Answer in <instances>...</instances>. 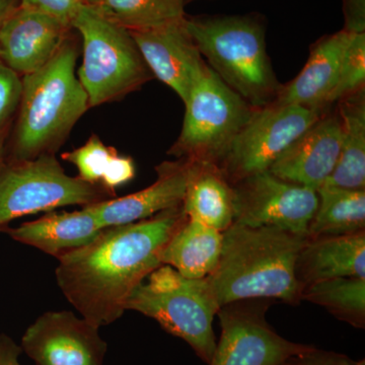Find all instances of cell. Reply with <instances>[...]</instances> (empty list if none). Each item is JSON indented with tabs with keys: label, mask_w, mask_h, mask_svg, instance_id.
Listing matches in <instances>:
<instances>
[{
	"label": "cell",
	"mask_w": 365,
	"mask_h": 365,
	"mask_svg": "<svg viewBox=\"0 0 365 365\" xmlns=\"http://www.w3.org/2000/svg\"><path fill=\"white\" fill-rule=\"evenodd\" d=\"M186 218L180 205L140 222L104 228L90 244L57 258L60 289L91 325L114 323L126 311L133 290L163 265L160 254Z\"/></svg>",
	"instance_id": "1"
},
{
	"label": "cell",
	"mask_w": 365,
	"mask_h": 365,
	"mask_svg": "<svg viewBox=\"0 0 365 365\" xmlns=\"http://www.w3.org/2000/svg\"><path fill=\"white\" fill-rule=\"evenodd\" d=\"M309 235L232 223L222 232L220 261L206 277L218 306L247 299H277L297 304L302 284L295 264Z\"/></svg>",
	"instance_id": "2"
},
{
	"label": "cell",
	"mask_w": 365,
	"mask_h": 365,
	"mask_svg": "<svg viewBox=\"0 0 365 365\" xmlns=\"http://www.w3.org/2000/svg\"><path fill=\"white\" fill-rule=\"evenodd\" d=\"M76 60L78 50L67 38L45 66L21 78L18 118L4 162L53 155L90 108Z\"/></svg>",
	"instance_id": "3"
},
{
	"label": "cell",
	"mask_w": 365,
	"mask_h": 365,
	"mask_svg": "<svg viewBox=\"0 0 365 365\" xmlns=\"http://www.w3.org/2000/svg\"><path fill=\"white\" fill-rule=\"evenodd\" d=\"M185 25L206 64L228 88L256 109L275 102L282 83L268 55L262 14L186 16Z\"/></svg>",
	"instance_id": "4"
},
{
	"label": "cell",
	"mask_w": 365,
	"mask_h": 365,
	"mask_svg": "<svg viewBox=\"0 0 365 365\" xmlns=\"http://www.w3.org/2000/svg\"><path fill=\"white\" fill-rule=\"evenodd\" d=\"M220 307L205 278L190 279L168 265L151 272L125 304L126 311L155 319L163 330L188 343L207 364L215 351L212 324Z\"/></svg>",
	"instance_id": "5"
},
{
	"label": "cell",
	"mask_w": 365,
	"mask_h": 365,
	"mask_svg": "<svg viewBox=\"0 0 365 365\" xmlns=\"http://www.w3.org/2000/svg\"><path fill=\"white\" fill-rule=\"evenodd\" d=\"M71 28L83 40V62L78 76L88 93L90 107L124 97L153 78L126 29L83 4Z\"/></svg>",
	"instance_id": "6"
},
{
	"label": "cell",
	"mask_w": 365,
	"mask_h": 365,
	"mask_svg": "<svg viewBox=\"0 0 365 365\" xmlns=\"http://www.w3.org/2000/svg\"><path fill=\"white\" fill-rule=\"evenodd\" d=\"M184 105L181 133L169 155L217 165L256 110L209 66Z\"/></svg>",
	"instance_id": "7"
},
{
	"label": "cell",
	"mask_w": 365,
	"mask_h": 365,
	"mask_svg": "<svg viewBox=\"0 0 365 365\" xmlns=\"http://www.w3.org/2000/svg\"><path fill=\"white\" fill-rule=\"evenodd\" d=\"M111 198L105 187L68 176L54 155L0 163V230L23 216Z\"/></svg>",
	"instance_id": "8"
},
{
	"label": "cell",
	"mask_w": 365,
	"mask_h": 365,
	"mask_svg": "<svg viewBox=\"0 0 365 365\" xmlns=\"http://www.w3.org/2000/svg\"><path fill=\"white\" fill-rule=\"evenodd\" d=\"M322 114L292 105L272 104L255 110L218 167L232 184L269 170Z\"/></svg>",
	"instance_id": "9"
},
{
	"label": "cell",
	"mask_w": 365,
	"mask_h": 365,
	"mask_svg": "<svg viewBox=\"0 0 365 365\" xmlns=\"http://www.w3.org/2000/svg\"><path fill=\"white\" fill-rule=\"evenodd\" d=\"M266 299L230 302L218 309L220 334L209 365H282L314 346L281 337L266 319Z\"/></svg>",
	"instance_id": "10"
},
{
	"label": "cell",
	"mask_w": 365,
	"mask_h": 365,
	"mask_svg": "<svg viewBox=\"0 0 365 365\" xmlns=\"http://www.w3.org/2000/svg\"><path fill=\"white\" fill-rule=\"evenodd\" d=\"M234 187V222L309 235L318 206L316 190L284 181L269 170L240 180Z\"/></svg>",
	"instance_id": "11"
},
{
	"label": "cell",
	"mask_w": 365,
	"mask_h": 365,
	"mask_svg": "<svg viewBox=\"0 0 365 365\" xmlns=\"http://www.w3.org/2000/svg\"><path fill=\"white\" fill-rule=\"evenodd\" d=\"M23 351L37 365H103L107 342L100 328L72 312H48L26 329Z\"/></svg>",
	"instance_id": "12"
},
{
	"label": "cell",
	"mask_w": 365,
	"mask_h": 365,
	"mask_svg": "<svg viewBox=\"0 0 365 365\" xmlns=\"http://www.w3.org/2000/svg\"><path fill=\"white\" fill-rule=\"evenodd\" d=\"M185 20L150 30L129 31L153 73L185 103L207 69Z\"/></svg>",
	"instance_id": "13"
},
{
	"label": "cell",
	"mask_w": 365,
	"mask_h": 365,
	"mask_svg": "<svg viewBox=\"0 0 365 365\" xmlns=\"http://www.w3.org/2000/svg\"><path fill=\"white\" fill-rule=\"evenodd\" d=\"M71 29L19 4L0 26V62L20 76L39 71L59 51Z\"/></svg>",
	"instance_id": "14"
},
{
	"label": "cell",
	"mask_w": 365,
	"mask_h": 365,
	"mask_svg": "<svg viewBox=\"0 0 365 365\" xmlns=\"http://www.w3.org/2000/svg\"><path fill=\"white\" fill-rule=\"evenodd\" d=\"M341 121L337 110L324 112L290 144L269 172L284 181L318 190L332 174L339 158Z\"/></svg>",
	"instance_id": "15"
},
{
	"label": "cell",
	"mask_w": 365,
	"mask_h": 365,
	"mask_svg": "<svg viewBox=\"0 0 365 365\" xmlns=\"http://www.w3.org/2000/svg\"><path fill=\"white\" fill-rule=\"evenodd\" d=\"M190 160L178 158L157 167L158 178L148 188L120 198L85 206L103 227L140 222L168 209L182 205L188 182Z\"/></svg>",
	"instance_id": "16"
},
{
	"label": "cell",
	"mask_w": 365,
	"mask_h": 365,
	"mask_svg": "<svg viewBox=\"0 0 365 365\" xmlns=\"http://www.w3.org/2000/svg\"><path fill=\"white\" fill-rule=\"evenodd\" d=\"M354 34L342 29L317 41L312 46L306 66L297 78L281 86L273 104L299 106L319 113L328 111L327 100L336 85Z\"/></svg>",
	"instance_id": "17"
},
{
	"label": "cell",
	"mask_w": 365,
	"mask_h": 365,
	"mask_svg": "<svg viewBox=\"0 0 365 365\" xmlns=\"http://www.w3.org/2000/svg\"><path fill=\"white\" fill-rule=\"evenodd\" d=\"M295 275L302 288L333 278H365V232L309 237L297 257Z\"/></svg>",
	"instance_id": "18"
},
{
	"label": "cell",
	"mask_w": 365,
	"mask_h": 365,
	"mask_svg": "<svg viewBox=\"0 0 365 365\" xmlns=\"http://www.w3.org/2000/svg\"><path fill=\"white\" fill-rule=\"evenodd\" d=\"M104 227L86 207L72 212H51L19 227H6L14 241L28 245L59 258L72 250L81 248L96 239Z\"/></svg>",
	"instance_id": "19"
},
{
	"label": "cell",
	"mask_w": 365,
	"mask_h": 365,
	"mask_svg": "<svg viewBox=\"0 0 365 365\" xmlns=\"http://www.w3.org/2000/svg\"><path fill=\"white\" fill-rule=\"evenodd\" d=\"M182 206L190 220L225 232L234 223V187L215 163L190 160Z\"/></svg>",
	"instance_id": "20"
},
{
	"label": "cell",
	"mask_w": 365,
	"mask_h": 365,
	"mask_svg": "<svg viewBox=\"0 0 365 365\" xmlns=\"http://www.w3.org/2000/svg\"><path fill=\"white\" fill-rule=\"evenodd\" d=\"M222 248V232L187 217L165 245L160 261L184 277L204 279L217 266Z\"/></svg>",
	"instance_id": "21"
},
{
	"label": "cell",
	"mask_w": 365,
	"mask_h": 365,
	"mask_svg": "<svg viewBox=\"0 0 365 365\" xmlns=\"http://www.w3.org/2000/svg\"><path fill=\"white\" fill-rule=\"evenodd\" d=\"M341 148L335 169L324 185L365 190V90L337 103Z\"/></svg>",
	"instance_id": "22"
},
{
	"label": "cell",
	"mask_w": 365,
	"mask_h": 365,
	"mask_svg": "<svg viewBox=\"0 0 365 365\" xmlns=\"http://www.w3.org/2000/svg\"><path fill=\"white\" fill-rule=\"evenodd\" d=\"M317 194L318 206L309 223V237L365 232V190L323 185Z\"/></svg>",
	"instance_id": "23"
},
{
	"label": "cell",
	"mask_w": 365,
	"mask_h": 365,
	"mask_svg": "<svg viewBox=\"0 0 365 365\" xmlns=\"http://www.w3.org/2000/svg\"><path fill=\"white\" fill-rule=\"evenodd\" d=\"M78 170V177L86 182L101 185L114 192L135 177V163L129 157L119 155L98 136H91L81 148L62 155Z\"/></svg>",
	"instance_id": "24"
},
{
	"label": "cell",
	"mask_w": 365,
	"mask_h": 365,
	"mask_svg": "<svg viewBox=\"0 0 365 365\" xmlns=\"http://www.w3.org/2000/svg\"><path fill=\"white\" fill-rule=\"evenodd\" d=\"M185 6V0H101L90 7L132 32L181 21L187 16Z\"/></svg>",
	"instance_id": "25"
},
{
	"label": "cell",
	"mask_w": 365,
	"mask_h": 365,
	"mask_svg": "<svg viewBox=\"0 0 365 365\" xmlns=\"http://www.w3.org/2000/svg\"><path fill=\"white\" fill-rule=\"evenodd\" d=\"M302 300L325 307L335 318L355 328L365 327V278L319 281L304 288Z\"/></svg>",
	"instance_id": "26"
},
{
	"label": "cell",
	"mask_w": 365,
	"mask_h": 365,
	"mask_svg": "<svg viewBox=\"0 0 365 365\" xmlns=\"http://www.w3.org/2000/svg\"><path fill=\"white\" fill-rule=\"evenodd\" d=\"M365 33H355L345 53L339 76L331 91L327 107L330 109L343 98L365 90Z\"/></svg>",
	"instance_id": "27"
},
{
	"label": "cell",
	"mask_w": 365,
	"mask_h": 365,
	"mask_svg": "<svg viewBox=\"0 0 365 365\" xmlns=\"http://www.w3.org/2000/svg\"><path fill=\"white\" fill-rule=\"evenodd\" d=\"M21 93V76L0 62V133L9 128L18 111Z\"/></svg>",
	"instance_id": "28"
},
{
	"label": "cell",
	"mask_w": 365,
	"mask_h": 365,
	"mask_svg": "<svg viewBox=\"0 0 365 365\" xmlns=\"http://www.w3.org/2000/svg\"><path fill=\"white\" fill-rule=\"evenodd\" d=\"M20 6L35 9L53 16L71 26L78 9L83 6L81 0H20Z\"/></svg>",
	"instance_id": "29"
},
{
	"label": "cell",
	"mask_w": 365,
	"mask_h": 365,
	"mask_svg": "<svg viewBox=\"0 0 365 365\" xmlns=\"http://www.w3.org/2000/svg\"><path fill=\"white\" fill-rule=\"evenodd\" d=\"M282 365H365L364 360L355 361L344 354L319 350L316 347L302 354L295 355Z\"/></svg>",
	"instance_id": "30"
},
{
	"label": "cell",
	"mask_w": 365,
	"mask_h": 365,
	"mask_svg": "<svg viewBox=\"0 0 365 365\" xmlns=\"http://www.w3.org/2000/svg\"><path fill=\"white\" fill-rule=\"evenodd\" d=\"M345 30L365 33V0H342Z\"/></svg>",
	"instance_id": "31"
},
{
	"label": "cell",
	"mask_w": 365,
	"mask_h": 365,
	"mask_svg": "<svg viewBox=\"0 0 365 365\" xmlns=\"http://www.w3.org/2000/svg\"><path fill=\"white\" fill-rule=\"evenodd\" d=\"M21 353L23 348L13 338L0 334V365H23L19 360Z\"/></svg>",
	"instance_id": "32"
},
{
	"label": "cell",
	"mask_w": 365,
	"mask_h": 365,
	"mask_svg": "<svg viewBox=\"0 0 365 365\" xmlns=\"http://www.w3.org/2000/svg\"><path fill=\"white\" fill-rule=\"evenodd\" d=\"M20 4V0H0V26L4 19Z\"/></svg>",
	"instance_id": "33"
},
{
	"label": "cell",
	"mask_w": 365,
	"mask_h": 365,
	"mask_svg": "<svg viewBox=\"0 0 365 365\" xmlns=\"http://www.w3.org/2000/svg\"><path fill=\"white\" fill-rule=\"evenodd\" d=\"M7 133H9V128L6 129V130L2 131L1 133H0V163H1L2 158H4Z\"/></svg>",
	"instance_id": "34"
},
{
	"label": "cell",
	"mask_w": 365,
	"mask_h": 365,
	"mask_svg": "<svg viewBox=\"0 0 365 365\" xmlns=\"http://www.w3.org/2000/svg\"><path fill=\"white\" fill-rule=\"evenodd\" d=\"M81 1H83V6H93L98 4L101 0H81Z\"/></svg>",
	"instance_id": "35"
},
{
	"label": "cell",
	"mask_w": 365,
	"mask_h": 365,
	"mask_svg": "<svg viewBox=\"0 0 365 365\" xmlns=\"http://www.w3.org/2000/svg\"><path fill=\"white\" fill-rule=\"evenodd\" d=\"M195 1V0H185V2H186V4H190V2Z\"/></svg>",
	"instance_id": "36"
}]
</instances>
